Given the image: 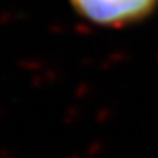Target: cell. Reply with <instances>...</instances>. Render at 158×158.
Listing matches in <instances>:
<instances>
[{"label":"cell","instance_id":"cell-1","mask_svg":"<svg viewBox=\"0 0 158 158\" xmlns=\"http://www.w3.org/2000/svg\"><path fill=\"white\" fill-rule=\"evenodd\" d=\"M77 15L101 27L140 24L155 12L158 0H69Z\"/></svg>","mask_w":158,"mask_h":158}]
</instances>
